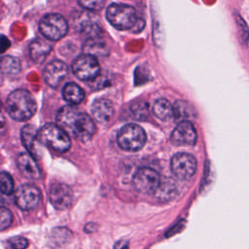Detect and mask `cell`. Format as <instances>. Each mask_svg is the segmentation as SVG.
<instances>
[{"instance_id":"cell-1","label":"cell","mask_w":249,"mask_h":249,"mask_svg":"<svg viewBox=\"0 0 249 249\" xmlns=\"http://www.w3.org/2000/svg\"><path fill=\"white\" fill-rule=\"evenodd\" d=\"M56 124L68 135L83 142L89 141L95 133V124L86 113L71 105L62 107L56 115Z\"/></svg>"},{"instance_id":"cell-2","label":"cell","mask_w":249,"mask_h":249,"mask_svg":"<svg viewBox=\"0 0 249 249\" xmlns=\"http://www.w3.org/2000/svg\"><path fill=\"white\" fill-rule=\"evenodd\" d=\"M6 108L12 119L16 121H26L35 114L37 104L28 90L19 89L12 91L8 95Z\"/></svg>"},{"instance_id":"cell-3","label":"cell","mask_w":249,"mask_h":249,"mask_svg":"<svg viewBox=\"0 0 249 249\" xmlns=\"http://www.w3.org/2000/svg\"><path fill=\"white\" fill-rule=\"evenodd\" d=\"M107 20L119 30H129L134 27L142 29L144 23L135 11V9L125 4H111L106 11Z\"/></svg>"},{"instance_id":"cell-4","label":"cell","mask_w":249,"mask_h":249,"mask_svg":"<svg viewBox=\"0 0 249 249\" xmlns=\"http://www.w3.org/2000/svg\"><path fill=\"white\" fill-rule=\"evenodd\" d=\"M38 140L51 149L64 153L71 147L68 134L57 124H47L38 130Z\"/></svg>"},{"instance_id":"cell-5","label":"cell","mask_w":249,"mask_h":249,"mask_svg":"<svg viewBox=\"0 0 249 249\" xmlns=\"http://www.w3.org/2000/svg\"><path fill=\"white\" fill-rule=\"evenodd\" d=\"M146 133L144 129L135 124H127L124 125L117 134L119 146L129 152L140 150L146 143Z\"/></svg>"},{"instance_id":"cell-6","label":"cell","mask_w":249,"mask_h":249,"mask_svg":"<svg viewBox=\"0 0 249 249\" xmlns=\"http://www.w3.org/2000/svg\"><path fill=\"white\" fill-rule=\"evenodd\" d=\"M39 29L47 39L56 41L67 33L68 24L62 16L58 14H49L44 16L40 20Z\"/></svg>"},{"instance_id":"cell-7","label":"cell","mask_w":249,"mask_h":249,"mask_svg":"<svg viewBox=\"0 0 249 249\" xmlns=\"http://www.w3.org/2000/svg\"><path fill=\"white\" fill-rule=\"evenodd\" d=\"M72 71L80 80L91 81L98 76L100 67L95 56L89 53H83L73 61Z\"/></svg>"},{"instance_id":"cell-8","label":"cell","mask_w":249,"mask_h":249,"mask_svg":"<svg viewBox=\"0 0 249 249\" xmlns=\"http://www.w3.org/2000/svg\"><path fill=\"white\" fill-rule=\"evenodd\" d=\"M160 183L159 173L150 167H141L136 170L132 178L134 189L142 194L155 193Z\"/></svg>"},{"instance_id":"cell-9","label":"cell","mask_w":249,"mask_h":249,"mask_svg":"<svg viewBox=\"0 0 249 249\" xmlns=\"http://www.w3.org/2000/svg\"><path fill=\"white\" fill-rule=\"evenodd\" d=\"M170 167L172 173L182 180L192 178L196 171V160L187 153H178L171 159Z\"/></svg>"},{"instance_id":"cell-10","label":"cell","mask_w":249,"mask_h":249,"mask_svg":"<svg viewBox=\"0 0 249 249\" xmlns=\"http://www.w3.org/2000/svg\"><path fill=\"white\" fill-rule=\"evenodd\" d=\"M41 199L40 190L33 184H23L15 194L16 204L22 210H31L38 206Z\"/></svg>"},{"instance_id":"cell-11","label":"cell","mask_w":249,"mask_h":249,"mask_svg":"<svg viewBox=\"0 0 249 249\" xmlns=\"http://www.w3.org/2000/svg\"><path fill=\"white\" fill-rule=\"evenodd\" d=\"M170 140L174 145L193 146L196 142V131L190 121L180 122L171 133Z\"/></svg>"},{"instance_id":"cell-12","label":"cell","mask_w":249,"mask_h":249,"mask_svg":"<svg viewBox=\"0 0 249 249\" xmlns=\"http://www.w3.org/2000/svg\"><path fill=\"white\" fill-rule=\"evenodd\" d=\"M49 197L52 205L54 208L58 210H64L71 205L73 199V192L71 188L66 184L55 183L53 184L50 189Z\"/></svg>"},{"instance_id":"cell-13","label":"cell","mask_w":249,"mask_h":249,"mask_svg":"<svg viewBox=\"0 0 249 249\" xmlns=\"http://www.w3.org/2000/svg\"><path fill=\"white\" fill-rule=\"evenodd\" d=\"M68 73L67 65L60 60H53L47 64L43 71V77L50 87L56 88Z\"/></svg>"},{"instance_id":"cell-14","label":"cell","mask_w":249,"mask_h":249,"mask_svg":"<svg viewBox=\"0 0 249 249\" xmlns=\"http://www.w3.org/2000/svg\"><path fill=\"white\" fill-rule=\"evenodd\" d=\"M90 110L92 118L96 122L102 124L109 122L114 114V107L112 102L105 97L95 99L91 105Z\"/></svg>"},{"instance_id":"cell-15","label":"cell","mask_w":249,"mask_h":249,"mask_svg":"<svg viewBox=\"0 0 249 249\" xmlns=\"http://www.w3.org/2000/svg\"><path fill=\"white\" fill-rule=\"evenodd\" d=\"M17 165L21 174L29 179H38L41 176L40 169L33 156L29 153H21L17 158Z\"/></svg>"},{"instance_id":"cell-16","label":"cell","mask_w":249,"mask_h":249,"mask_svg":"<svg viewBox=\"0 0 249 249\" xmlns=\"http://www.w3.org/2000/svg\"><path fill=\"white\" fill-rule=\"evenodd\" d=\"M20 136H21L22 144L27 149L29 154L34 158L38 159L40 157V152L37 147V142H39V140H38V131L36 130L35 126L31 124L24 125L21 129Z\"/></svg>"},{"instance_id":"cell-17","label":"cell","mask_w":249,"mask_h":249,"mask_svg":"<svg viewBox=\"0 0 249 249\" xmlns=\"http://www.w3.org/2000/svg\"><path fill=\"white\" fill-rule=\"evenodd\" d=\"M52 48L42 39H35L29 46V53L31 58L36 62H41L50 53Z\"/></svg>"},{"instance_id":"cell-18","label":"cell","mask_w":249,"mask_h":249,"mask_svg":"<svg viewBox=\"0 0 249 249\" xmlns=\"http://www.w3.org/2000/svg\"><path fill=\"white\" fill-rule=\"evenodd\" d=\"M62 96L70 104H79L85 97V92L81 87L75 83H68L62 89Z\"/></svg>"},{"instance_id":"cell-19","label":"cell","mask_w":249,"mask_h":249,"mask_svg":"<svg viewBox=\"0 0 249 249\" xmlns=\"http://www.w3.org/2000/svg\"><path fill=\"white\" fill-rule=\"evenodd\" d=\"M153 113L160 120L167 121L174 116L173 105L165 98H159L153 105Z\"/></svg>"},{"instance_id":"cell-20","label":"cell","mask_w":249,"mask_h":249,"mask_svg":"<svg viewBox=\"0 0 249 249\" xmlns=\"http://www.w3.org/2000/svg\"><path fill=\"white\" fill-rule=\"evenodd\" d=\"M84 49L86 53L91 54L93 56L105 55L108 53L106 45L104 44L103 41L100 40V38L87 39L86 44L84 45Z\"/></svg>"},{"instance_id":"cell-21","label":"cell","mask_w":249,"mask_h":249,"mask_svg":"<svg viewBox=\"0 0 249 249\" xmlns=\"http://www.w3.org/2000/svg\"><path fill=\"white\" fill-rule=\"evenodd\" d=\"M174 109V117L183 122V121H190L195 117V111L193 107L183 100H178L173 105Z\"/></svg>"},{"instance_id":"cell-22","label":"cell","mask_w":249,"mask_h":249,"mask_svg":"<svg viewBox=\"0 0 249 249\" xmlns=\"http://www.w3.org/2000/svg\"><path fill=\"white\" fill-rule=\"evenodd\" d=\"M175 184L171 181H163L160 183L158 189L155 192V196L160 200H169L175 196Z\"/></svg>"},{"instance_id":"cell-23","label":"cell","mask_w":249,"mask_h":249,"mask_svg":"<svg viewBox=\"0 0 249 249\" xmlns=\"http://www.w3.org/2000/svg\"><path fill=\"white\" fill-rule=\"evenodd\" d=\"M1 68L5 74H17L20 69V63L16 57L4 56L1 60Z\"/></svg>"},{"instance_id":"cell-24","label":"cell","mask_w":249,"mask_h":249,"mask_svg":"<svg viewBox=\"0 0 249 249\" xmlns=\"http://www.w3.org/2000/svg\"><path fill=\"white\" fill-rule=\"evenodd\" d=\"M0 182H1V192L3 195H11L14 192V181L9 173L5 171L1 172Z\"/></svg>"},{"instance_id":"cell-25","label":"cell","mask_w":249,"mask_h":249,"mask_svg":"<svg viewBox=\"0 0 249 249\" xmlns=\"http://www.w3.org/2000/svg\"><path fill=\"white\" fill-rule=\"evenodd\" d=\"M13 222V215L11 211L6 207L0 209V230L4 231L11 226Z\"/></svg>"},{"instance_id":"cell-26","label":"cell","mask_w":249,"mask_h":249,"mask_svg":"<svg viewBox=\"0 0 249 249\" xmlns=\"http://www.w3.org/2000/svg\"><path fill=\"white\" fill-rule=\"evenodd\" d=\"M131 113L136 119H145L149 115V109L146 103L140 102L131 106Z\"/></svg>"},{"instance_id":"cell-27","label":"cell","mask_w":249,"mask_h":249,"mask_svg":"<svg viewBox=\"0 0 249 249\" xmlns=\"http://www.w3.org/2000/svg\"><path fill=\"white\" fill-rule=\"evenodd\" d=\"M105 0H78V3L85 9L90 11H98L104 5Z\"/></svg>"},{"instance_id":"cell-28","label":"cell","mask_w":249,"mask_h":249,"mask_svg":"<svg viewBox=\"0 0 249 249\" xmlns=\"http://www.w3.org/2000/svg\"><path fill=\"white\" fill-rule=\"evenodd\" d=\"M8 245L11 249H25L28 246V241L22 236H14L8 240Z\"/></svg>"},{"instance_id":"cell-29","label":"cell","mask_w":249,"mask_h":249,"mask_svg":"<svg viewBox=\"0 0 249 249\" xmlns=\"http://www.w3.org/2000/svg\"><path fill=\"white\" fill-rule=\"evenodd\" d=\"M114 249H128L127 240H120L114 245Z\"/></svg>"}]
</instances>
